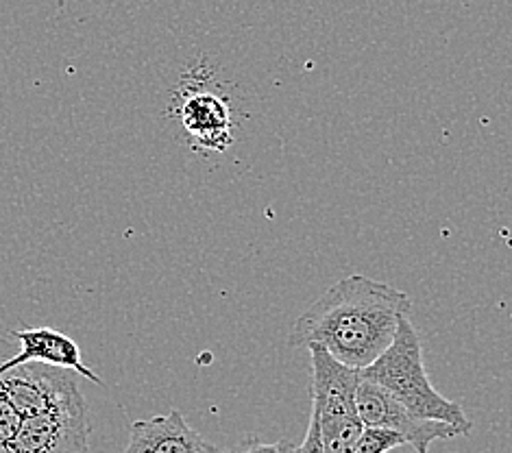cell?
Returning <instances> with one entry per match:
<instances>
[{"label": "cell", "instance_id": "obj_1", "mask_svg": "<svg viewBox=\"0 0 512 453\" xmlns=\"http://www.w3.org/2000/svg\"><path fill=\"white\" fill-rule=\"evenodd\" d=\"M410 308L404 290L386 281L349 275L297 316L288 345L301 349L319 345L338 362L362 371L390 347Z\"/></svg>", "mask_w": 512, "mask_h": 453}, {"label": "cell", "instance_id": "obj_2", "mask_svg": "<svg viewBox=\"0 0 512 453\" xmlns=\"http://www.w3.org/2000/svg\"><path fill=\"white\" fill-rule=\"evenodd\" d=\"M362 377L373 384H380L390 395L399 399L404 406L421 416V419H434L456 425L462 434L469 436L473 421L462 410L460 403L443 397L434 388L423 364V345L417 327L412 325L410 316H404L399 323L397 336L390 347L367 369H362Z\"/></svg>", "mask_w": 512, "mask_h": 453}, {"label": "cell", "instance_id": "obj_3", "mask_svg": "<svg viewBox=\"0 0 512 453\" xmlns=\"http://www.w3.org/2000/svg\"><path fill=\"white\" fill-rule=\"evenodd\" d=\"M0 453H90V421L83 395L22 416L16 436Z\"/></svg>", "mask_w": 512, "mask_h": 453}, {"label": "cell", "instance_id": "obj_4", "mask_svg": "<svg viewBox=\"0 0 512 453\" xmlns=\"http://www.w3.org/2000/svg\"><path fill=\"white\" fill-rule=\"evenodd\" d=\"M356 406L364 427H382V430L397 432L408 440V447L417 453H430V445L436 440H451L465 436L456 425L434 419H421L412 414L404 403L395 399L380 384L360 377Z\"/></svg>", "mask_w": 512, "mask_h": 453}, {"label": "cell", "instance_id": "obj_5", "mask_svg": "<svg viewBox=\"0 0 512 453\" xmlns=\"http://www.w3.org/2000/svg\"><path fill=\"white\" fill-rule=\"evenodd\" d=\"M11 338H16L20 342V349L14 355H9V358H3L5 353L0 355V375L5 371L16 369V366L38 362V364L59 366V369L75 371L81 377L90 379L92 384L103 386V379L83 364L81 349L77 342L70 336L57 332V329H51V327L20 329V332H11Z\"/></svg>", "mask_w": 512, "mask_h": 453}, {"label": "cell", "instance_id": "obj_6", "mask_svg": "<svg viewBox=\"0 0 512 453\" xmlns=\"http://www.w3.org/2000/svg\"><path fill=\"white\" fill-rule=\"evenodd\" d=\"M123 453H223L192 430L184 414H168L131 423L129 445Z\"/></svg>", "mask_w": 512, "mask_h": 453}, {"label": "cell", "instance_id": "obj_7", "mask_svg": "<svg viewBox=\"0 0 512 453\" xmlns=\"http://www.w3.org/2000/svg\"><path fill=\"white\" fill-rule=\"evenodd\" d=\"M181 120L194 140L223 149L227 140V109L212 94H194L181 109Z\"/></svg>", "mask_w": 512, "mask_h": 453}, {"label": "cell", "instance_id": "obj_8", "mask_svg": "<svg viewBox=\"0 0 512 453\" xmlns=\"http://www.w3.org/2000/svg\"><path fill=\"white\" fill-rule=\"evenodd\" d=\"M7 349H11L9 340H0V355H3ZM20 421H22L20 412L16 410L14 401L9 399L3 382H0V449H3L9 440L16 436Z\"/></svg>", "mask_w": 512, "mask_h": 453}, {"label": "cell", "instance_id": "obj_9", "mask_svg": "<svg viewBox=\"0 0 512 453\" xmlns=\"http://www.w3.org/2000/svg\"><path fill=\"white\" fill-rule=\"evenodd\" d=\"M225 453H297V447L292 445L290 440H275V443H266V440H262L258 436H247Z\"/></svg>", "mask_w": 512, "mask_h": 453}, {"label": "cell", "instance_id": "obj_10", "mask_svg": "<svg viewBox=\"0 0 512 453\" xmlns=\"http://www.w3.org/2000/svg\"><path fill=\"white\" fill-rule=\"evenodd\" d=\"M297 453H323L319 423H316L314 416H310V425H308L306 440H303L301 447H297Z\"/></svg>", "mask_w": 512, "mask_h": 453}]
</instances>
